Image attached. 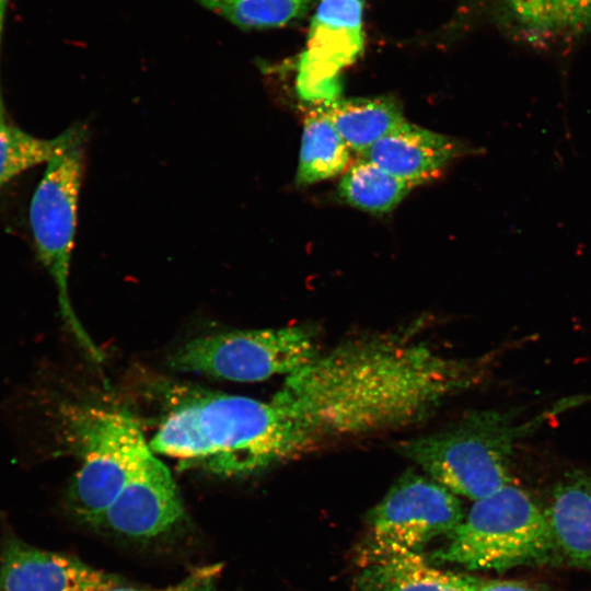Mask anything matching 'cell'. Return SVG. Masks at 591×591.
<instances>
[{
  "mask_svg": "<svg viewBox=\"0 0 591 591\" xmlns=\"http://www.w3.org/2000/svg\"><path fill=\"white\" fill-rule=\"evenodd\" d=\"M495 355L451 357L401 333L354 337L286 376L273 401L296 453L416 424L480 384Z\"/></svg>",
  "mask_w": 591,
  "mask_h": 591,
  "instance_id": "6da1fadb",
  "label": "cell"
},
{
  "mask_svg": "<svg viewBox=\"0 0 591 591\" xmlns=\"http://www.w3.org/2000/svg\"><path fill=\"white\" fill-rule=\"evenodd\" d=\"M149 448L223 475L252 473L297 455L289 420L273 399L206 392L173 405Z\"/></svg>",
  "mask_w": 591,
  "mask_h": 591,
  "instance_id": "7a4b0ae2",
  "label": "cell"
},
{
  "mask_svg": "<svg viewBox=\"0 0 591 591\" xmlns=\"http://www.w3.org/2000/svg\"><path fill=\"white\" fill-rule=\"evenodd\" d=\"M589 399L565 397L529 417L523 408L470 410L439 430L399 441L396 450L456 496L476 501L512 483L520 441Z\"/></svg>",
  "mask_w": 591,
  "mask_h": 591,
  "instance_id": "3957f363",
  "label": "cell"
},
{
  "mask_svg": "<svg viewBox=\"0 0 591 591\" xmlns=\"http://www.w3.org/2000/svg\"><path fill=\"white\" fill-rule=\"evenodd\" d=\"M447 536V544L430 559L471 571L563 561L546 509L513 483L474 501Z\"/></svg>",
  "mask_w": 591,
  "mask_h": 591,
  "instance_id": "277c9868",
  "label": "cell"
},
{
  "mask_svg": "<svg viewBox=\"0 0 591 591\" xmlns=\"http://www.w3.org/2000/svg\"><path fill=\"white\" fill-rule=\"evenodd\" d=\"M59 432L80 466L68 489V505L95 525L139 470L150 451L137 419L127 412L79 403L57 408Z\"/></svg>",
  "mask_w": 591,
  "mask_h": 591,
  "instance_id": "5b68a950",
  "label": "cell"
},
{
  "mask_svg": "<svg viewBox=\"0 0 591 591\" xmlns=\"http://www.w3.org/2000/svg\"><path fill=\"white\" fill-rule=\"evenodd\" d=\"M85 137V134L80 136L46 164L32 197L30 225L38 258L56 286L66 328L92 360L101 362L103 354L80 323L69 296Z\"/></svg>",
  "mask_w": 591,
  "mask_h": 591,
  "instance_id": "8992f818",
  "label": "cell"
},
{
  "mask_svg": "<svg viewBox=\"0 0 591 591\" xmlns=\"http://www.w3.org/2000/svg\"><path fill=\"white\" fill-rule=\"evenodd\" d=\"M310 327L231 331L194 338L170 359L172 369L236 382H257L289 375L318 355Z\"/></svg>",
  "mask_w": 591,
  "mask_h": 591,
  "instance_id": "52a82bcc",
  "label": "cell"
},
{
  "mask_svg": "<svg viewBox=\"0 0 591 591\" xmlns=\"http://www.w3.org/2000/svg\"><path fill=\"white\" fill-rule=\"evenodd\" d=\"M465 513L455 494L427 475L407 472L390 488L370 515V561L419 553L448 535Z\"/></svg>",
  "mask_w": 591,
  "mask_h": 591,
  "instance_id": "ba28073f",
  "label": "cell"
},
{
  "mask_svg": "<svg viewBox=\"0 0 591 591\" xmlns=\"http://www.w3.org/2000/svg\"><path fill=\"white\" fill-rule=\"evenodd\" d=\"M183 513L172 474L150 449L132 479L95 525L130 537L149 538L171 529Z\"/></svg>",
  "mask_w": 591,
  "mask_h": 591,
  "instance_id": "9c48e42d",
  "label": "cell"
},
{
  "mask_svg": "<svg viewBox=\"0 0 591 591\" xmlns=\"http://www.w3.org/2000/svg\"><path fill=\"white\" fill-rule=\"evenodd\" d=\"M120 584L116 575L12 535L0 551V591H104Z\"/></svg>",
  "mask_w": 591,
  "mask_h": 591,
  "instance_id": "30bf717a",
  "label": "cell"
},
{
  "mask_svg": "<svg viewBox=\"0 0 591 591\" xmlns=\"http://www.w3.org/2000/svg\"><path fill=\"white\" fill-rule=\"evenodd\" d=\"M461 149L455 139L405 120L361 152L360 159L416 186L438 176Z\"/></svg>",
  "mask_w": 591,
  "mask_h": 591,
  "instance_id": "8fae6325",
  "label": "cell"
},
{
  "mask_svg": "<svg viewBox=\"0 0 591 591\" xmlns=\"http://www.w3.org/2000/svg\"><path fill=\"white\" fill-rule=\"evenodd\" d=\"M499 18L531 44L577 39L591 31V0H494Z\"/></svg>",
  "mask_w": 591,
  "mask_h": 591,
  "instance_id": "7c38bea8",
  "label": "cell"
},
{
  "mask_svg": "<svg viewBox=\"0 0 591 591\" xmlns=\"http://www.w3.org/2000/svg\"><path fill=\"white\" fill-rule=\"evenodd\" d=\"M545 509L561 560L591 570V471L566 475Z\"/></svg>",
  "mask_w": 591,
  "mask_h": 591,
  "instance_id": "4fadbf2b",
  "label": "cell"
},
{
  "mask_svg": "<svg viewBox=\"0 0 591 591\" xmlns=\"http://www.w3.org/2000/svg\"><path fill=\"white\" fill-rule=\"evenodd\" d=\"M363 0H320L314 8L304 51L338 70L364 48Z\"/></svg>",
  "mask_w": 591,
  "mask_h": 591,
  "instance_id": "5bb4252c",
  "label": "cell"
},
{
  "mask_svg": "<svg viewBox=\"0 0 591 591\" xmlns=\"http://www.w3.org/2000/svg\"><path fill=\"white\" fill-rule=\"evenodd\" d=\"M480 578L439 569L419 553L371 560L362 573L363 591H478Z\"/></svg>",
  "mask_w": 591,
  "mask_h": 591,
  "instance_id": "9a60e30c",
  "label": "cell"
},
{
  "mask_svg": "<svg viewBox=\"0 0 591 591\" xmlns=\"http://www.w3.org/2000/svg\"><path fill=\"white\" fill-rule=\"evenodd\" d=\"M323 107L348 148L359 154L405 121L401 103L391 96L338 99Z\"/></svg>",
  "mask_w": 591,
  "mask_h": 591,
  "instance_id": "2e32d148",
  "label": "cell"
},
{
  "mask_svg": "<svg viewBox=\"0 0 591 591\" xmlns=\"http://www.w3.org/2000/svg\"><path fill=\"white\" fill-rule=\"evenodd\" d=\"M349 150L323 106L310 112L303 125L296 183L305 186L340 174L349 162Z\"/></svg>",
  "mask_w": 591,
  "mask_h": 591,
  "instance_id": "e0dca14e",
  "label": "cell"
},
{
  "mask_svg": "<svg viewBox=\"0 0 591 591\" xmlns=\"http://www.w3.org/2000/svg\"><path fill=\"white\" fill-rule=\"evenodd\" d=\"M413 187L410 183L359 158L340 177L338 194L357 209L370 213H386L392 211Z\"/></svg>",
  "mask_w": 591,
  "mask_h": 591,
  "instance_id": "ac0fdd59",
  "label": "cell"
},
{
  "mask_svg": "<svg viewBox=\"0 0 591 591\" xmlns=\"http://www.w3.org/2000/svg\"><path fill=\"white\" fill-rule=\"evenodd\" d=\"M85 134L83 126L43 139L9 124L0 126V190L13 177L42 163H48Z\"/></svg>",
  "mask_w": 591,
  "mask_h": 591,
  "instance_id": "d6986e66",
  "label": "cell"
},
{
  "mask_svg": "<svg viewBox=\"0 0 591 591\" xmlns=\"http://www.w3.org/2000/svg\"><path fill=\"white\" fill-rule=\"evenodd\" d=\"M243 31L279 28L303 19L320 0H194Z\"/></svg>",
  "mask_w": 591,
  "mask_h": 591,
  "instance_id": "ffe728a7",
  "label": "cell"
},
{
  "mask_svg": "<svg viewBox=\"0 0 591 591\" xmlns=\"http://www.w3.org/2000/svg\"><path fill=\"white\" fill-rule=\"evenodd\" d=\"M339 73L337 68L303 51L298 62L297 93L303 101L329 105L341 92Z\"/></svg>",
  "mask_w": 591,
  "mask_h": 591,
  "instance_id": "44dd1931",
  "label": "cell"
},
{
  "mask_svg": "<svg viewBox=\"0 0 591 591\" xmlns=\"http://www.w3.org/2000/svg\"><path fill=\"white\" fill-rule=\"evenodd\" d=\"M221 569L222 566L219 564L205 566L198 568L179 583L158 590L123 588L118 586L104 591H194L204 584L210 583L212 579L221 571Z\"/></svg>",
  "mask_w": 591,
  "mask_h": 591,
  "instance_id": "7402d4cb",
  "label": "cell"
},
{
  "mask_svg": "<svg viewBox=\"0 0 591 591\" xmlns=\"http://www.w3.org/2000/svg\"><path fill=\"white\" fill-rule=\"evenodd\" d=\"M478 591H538L525 583L512 580L484 582Z\"/></svg>",
  "mask_w": 591,
  "mask_h": 591,
  "instance_id": "603a6c76",
  "label": "cell"
},
{
  "mask_svg": "<svg viewBox=\"0 0 591 591\" xmlns=\"http://www.w3.org/2000/svg\"><path fill=\"white\" fill-rule=\"evenodd\" d=\"M7 2L8 0H0V46H1ZM7 124L8 121H7L5 107H4L2 91H1V85H0V126H4Z\"/></svg>",
  "mask_w": 591,
  "mask_h": 591,
  "instance_id": "cb8c5ba5",
  "label": "cell"
},
{
  "mask_svg": "<svg viewBox=\"0 0 591 591\" xmlns=\"http://www.w3.org/2000/svg\"><path fill=\"white\" fill-rule=\"evenodd\" d=\"M210 584H211V582H210V583H207V584H204V586L197 588V589L194 590V591H211V590H210Z\"/></svg>",
  "mask_w": 591,
  "mask_h": 591,
  "instance_id": "d4e9b609",
  "label": "cell"
}]
</instances>
